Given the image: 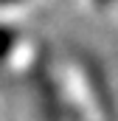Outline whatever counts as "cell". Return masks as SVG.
<instances>
[{"mask_svg":"<svg viewBox=\"0 0 118 121\" xmlns=\"http://www.w3.org/2000/svg\"><path fill=\"white\" fill-rule=\"evenodd\" d=\"M37 90H39V113H42V121H59L56 90H54L48 73H42V70H39V76H37Z\"/></svg>","mask_w":118,"mask_h":121,"instance_id":"6da1fadb","label":"cell"},{"mask_svg":"<svg viewBox=\"0 0 118 121\" xmlns=\"http://www.w3.org/2000/svg\"><path fill=\"white\" fill-rule=\"evenodd\" d=\"M14 42H17V34L11 28H6V26H0V59H6V56L11 54Z\"/></svg>","mask_w":118,"mask_h":121,"instance_id":"7a4b0ae2","label":"cell"},{"mask_svg":"<svg viewBox=\"0 0 118 121\" xmlns=\"http://www.w3.org/2000/svg\"><path fill=\"white\" fill-rule=\"evenodd\" d=\"M96 3H98V6H110L113 0H96Z\"/></svg>","mask_w":118,"mask_h":121,"instance_id":"3957f363","label":"cell"},{"mask_svg":"<svg viewBox=\"0 0 118 121\" xmlns=\"http://www.w3.org/2000/svg\"><path fill=\"white\" fill-rule=\"evenodd\" d=\"M6 3H17V0H0V6H6Z\"/></svg>","mask_w":118,"mask_h":121,"instance_id":"277c9868","label":"cell"}]
</instances>
